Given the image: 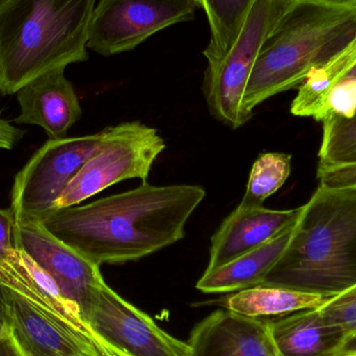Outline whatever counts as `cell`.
Here are the masks:
<instances>
[{"label": "cell", "mask_w": 356, "mask_h": 356, "mask_svg": "<svg viewBox=\"0 0 356 356\" xmlns=\"http://www.w3.org/2000/svg\"><path fill=\"white\" fill-rule=\"evenodd\" d=\"M194 184L154 186L83 205L56 209L42 220L46 229L97 266L139 261L186 236V225L205 198Z\"/></svg>", "instance_id": "cell-1"}, {"label": "cell", "mask_w": 356, "mask_h": 356, "mask_svg": "<svg viewBox=\"0 0 356 356\" xmlns=\"http://www.w3.org/2000/svg\"><path fill=\"white\" fill-rule=\"evenodd\" d=\"M263 286L339 296L356 286V188L320 184Z\"/></svg>", "instance_id": "cell-2"}, {"label": "cell", "mask_w": 356, "mask_h": 356, "mask_svg": "<svg viewBox=\"0 0 356 356\" xmlns=\"http://www.w3.org/2000/svg\"><path fill=\"white\" fill-rule=\"evenodd\" d=\"M97 0H0V94L88 60Z\"/></svg>", "instance_id": "cell-3"}, {"label": "cell", "mask_w": 356, "mask_h": 356, "mask_svg": "<svg viewBox=\"0 0 356 356\" xmlns=\"http://www.w3.org/2000/svg\"><path fill=\"white\" fill-rule=\"evenodd\" d=\"M356 33V8L298 1L261 46L244 94L249 114L269 98L296 89Z\"/></svg>", "instance_id": "cell-4"}, {"label": "cell", "mask_w": 356, "mask_h": 356, "mask_svg": "<svg viewBox=\"0 0 356 356\" xmlns=\"http://www.w3.org/2000/svg\"><path fill=\"white\" fill-rule=\"evenodd\" d=\"M0 311L17 342L39 356H118L92 330L76 303L46 293L15 247L0 261Z\"/></svg>", "instance_id": "cell-5"}, {"label": "cell", "mask_w": 356, "mask_h": 356, "mask_svg": "<svg viewBox=\"0 0 356 356\" xmlns=\"http://www.w3.org/2000/svg\"><path fill=\"white\" fill-rule=\"evenodd\" d=\"M127 122L94 135L48 140L17 173L10 192L15 224L41 222L83 165L122 133Z\"/></svg>", "instance_id": "cell-6"}, {"label": "cell", "mask_w": 356, "mask_h": 356, "mask_svg": "<svg viewBox=\"0 0 356 356\" xmlns=\"http://www.w3.org/2000/svg\"><path fill=\"white\" fill-rule=\"evenodd\" d=\"M296 1L257 0L227 54L207 65L202 83L207 108L216 120L229 129H240L252 118L244 106L249 77L261 46Z\"/></svg>", "instance_id": "cell-7"}, {"label": "cell", "mask_w": 356, "mask_h": 356, "mask_svg": "<svg viewBox=\"0 0 356 356\" xmlns=\"http://www.w3.org/2000/svg\"><path fill=\"white\" fill-rule=\"evenodd\" d=\"M166 148L154 127L140 121L127 122L122 133L92 156L65 188L56 209L79 205L90 197L123 180L147 181L154 162Z\"/></svg>", "instance_id": "cell-8"}, {"label": "cell", "mask_w": 356, "mask_h": 356, "mask_svg": "<svg viewBox=\"0 0 356 356\" xmlns=\"http://www.w3.org/2000/svg\"><path fill=\"white\" fill-rule=\"evenodd\" d=\"M81 313L118 356H192L188 342L165 332L106 282L96 288Z\"/></svg>", "instance_id": "cell-9"}, {"label": "cell", "mask_w": 356, "mask_h": 356, "mask_svg": "<svg viewBox=\"0 0 356 356\" xmlns=\"http://www.w3.org/2000/svg\"><path fill=\"white\" fill-rule=\"evenodd\" d=\"M196 0H99L88 48L108 56L129 51L154 33L195 18Z\"/></svg>", "instance_id": "cell-10"}, {"label": "cell", "mask_w": 356, "mask_h": 356, "mask_svg": "<svg viewBox=\"0 0 356 356\" xmlns=\"http://www.w3.org/2000/svg\"><path fill=\"white\" fill-rule=\"evenodd\" d=\"M16 248L37 263L58 284L65 297L83 309L104 276L99 266L50 234L42 222L15 224Z\"/></svg>", "instance_id": "cell-11"}, {"label": "cell", "mask_w": 356, "mask_h": 356, "mask_svg": "<svg viewBox=\"0 0 356 356\" xmlns=\"http://www.w3.org/2000/svg\"><path fill=\"white\" fill-rule=\"evenodd\" d=\"M188 344L192 356H284L272 336L269 318H249L218 309L199 322Z\"/></svg>", "instance_id": "cell-12"}, {"label": "cell", "mask_w": 356, "mask_h": 356, "mask_svg": "<svg viewBox=\"0 0 356 356\" xmlns=\"http://www.w3.org/2000/svg\"><path fill=\"white\" fill-rule=\"evenodd\" d=\"M303 207L276 211L265 207L238 204L222 222L211 238L209 259L205 271L225 265L277 236L296 222Z\"/></svg>", "instance_id": "cell-13"}, {"label": "cell", "mask_w": 356, "mask_h": 356, "mask_svg": "<svg viewBox=\"0 0 356 356\" xmlns=\"http://www.w3.org/2000/svg\"><path fill=\"white\" fill-rule=\"evenodd\" d=\"M65 69H56L26 83L17 92L20 115L17 124L42 127L50 140L66 138L81 118V106Z\"/></svg>", "instance_id": "cell-14"}, {"label": "cell", "mask_w": 356, "mask_h": 356, "mask_svg": "<svg viewBox=\"0 0 356 356\" xmlns=\"http://www.w3.org/2000/svg\"><path fill=\"white\" fill-rule=\"evenodd\" d=\"M298 220L265 244L225 265L205 271L196 288L205 294H224L261 286L288 248Z\"/></svg>", "instance_id": "cell-15"}, {"label": "cell", "mask_w": 356, "mask_h": 356, "mask_svg": "<svg viewBox=\"0 0 356 356\" xmlns=\"http://www.w3.org/2000/svg\"><path fill=\"white\" fill-rule=\"evenodd\" d=\"M269 320L276 346L284 356H336L347 341L342 328L328 322L319 309Z\"/></svg>", "instance_id": "cell-16"}, {"label": "cell", "mask_w": 356, "mask_h": 356, "mask_svg": "<svg viewBox=\"0 0 356 356\" xmlns=\"http://www.w3.org/2000/svg\"><path fill=\"white\" fill-rule=\"evenodd\" d=\"M347 81H356V33L334 58L309 72L299 86L298 94L291 104V113L294 116L323 120L328 113L330 92Z\"/></svg>", "instance_id": "cell-17"}, {"label": "cell", "mask_w": 356, "mask_h": 356, "mask_svg": "<svg viewBox=\"0 0 356 356\" xmlns=\"http://www.w3.org/2000/svg\"><path fill=\"white\" fill-rule=\"evenodd\" d=\"M330 299L321 295L261 284L228 297L226 309L249 318L282 317L303 309H320Z\"/></svg>", "instance_id": "cell-18"}, {"label": "cell", "mask_w": 356, "mask_h": 356, "mask_svg": "<svg viewBox=\"0 0 356 356\" xmlns=\"http://www.w3.org/2000/svg\"><path fill=\"white\" fill-rule=\"evenodd\" d=\"M257 0H196L207 14L211 39L203 54L207 65L221 60L236 43Z\"/></svg>", "instance_id": "cell-19"}, {"label": "cell", "mask_w": 356, "mask_h": 356, "mask_svg": "<svg viewBox=\"0 0 356 356\" xmlns=\"http://www.w3.org/2000/svg\"><path fill=\"white\" fill-rule=\"evenodd\" d=\"M292 156L282 152H266L253 163L246 191L240 205L264 207V202L277 192L291 175Z\"/></svg>", "instance_id": "cell-20"}, {"label": "cell", "mask_w": 356, "mask_h": 356, "mask_svg": "<svg viewBox=\"0 0 356 356\" xmlns=\"http://www.w3.org/2000/svg\"><path fill=\"white\" fill-rule=\"evenodd\" d=\"M322 123L318 169L355 165L356 113L349 118L330 113Z\"/></svg>", "instance_id": "cell-21"}, {"label": "cell", "mask_w": 356, "mask_h": 356, "mask_svg": "<svg viewBox=\"0 0 356 356\" xmlns=\"http://www.w3.org/2000/svg\"><path fill=\"white\" fill-rule=\"evenodd\" d=\"M323 317L342 328L347 340L356 334V286L320 307Z\"/></svg>", "instance_id": "cell-22"}, {"label": "cell", "mask_w": 356, "mask_h": 356, "mask_svg": "<svg viewBox=\"0 0 356 356\" xmlns=\"http://www.w3.org/2000/svg\"><path fill=\"white\" fill-rule=\"evenodd\" d=\"M327 108V115L332 113L346 118L353 117L356 113V81H343L337 85L328 96Z\"/></svg>", "instance_id": "cell-23"}, {"label": "cell", "mask_w": 356, "mask_h": 356, "mask_svg": "<svg viewBox=\"0 0 356 356\" xmlns=\"http://www.w3.org/2000/svg\"><path fill=\"white\" fill-rule=\"evenodd\" d=\"M317 177L327 188H356V164L318 169Z\"/></svg>", "instance_id": "cell-24"}, {"label": "cell", "mask_w": 356, "mask_h": 356, "mask_svg": "<svg viewBox=\"0 0 356 356\" xmlns=\"http://www.w3.org/2000/svg\"><path fill=\"white\" fill-rule=\"evenodd\" d=\"M15 218L10 209H0V261L15 249Z\"/></svg>", "instance_id": "cell-25"}, {"label": "cell", "mask_w": 356, "mask_h": 356, "mask_svg": "<svg viewBox=\"0 0 356 356\" xmlns=\"http://www.w3.org/2000/svg\"><path fill=\"white\" fill-rule=\"evenodd\" d=\"M24 135L25 131L17 129L0 116V149H13Z\"/></svg>", "instance_id": "cell-26"}, {"label": "cell", "mask_w": 356, "mask_h": 356, "mask_svg": "<svg viewBox=\"0 0 356 356\" xmlns=\"http://www.w3.org/2000/svg\"><path fill=\"white\" fill-rule=\"evenodd\" d=\"M0 356H20L15 346L8 326L0 334Z\"/></svg>", "instance_id": "cell-27"}, {"label": "cell", "mask_w": 356, "mask_h": 356, "mask_svg": "<svg viewBox=\"0 0 356 356\" xmlns=\"http://www.w3.org/2000/svg\"><path fill=\"white\" fill-rule=\"evenodd\" d=\"M298 1L312 2V3L323 4V6L356 8V0H298Z\"/></svg>", "instance_id": "cell-28"}, {"label": "cell", "mask_w": 356, "mask_h": 356, "mask_svg": "<svg viewBox=\"0 0 356 356\" xmlns=\"http://www.w3.org/2000/svg\"><path fill=\"white\" fill-rule=\"evenodd\" d=\"M341 353H356V334L346 341Z\"/></svg>", "instance_id": "cell-29"}, {"label": "cell", "mask_w": 356, "mask_h": 356, "mask_svg": "<svg viewBox=\"0 0 356 356\" xmlns=\"http://www.w3.org/2000/svg\"><path fill=\"white\" fill-rule=\"evenodd\" d=\"M10 334H12V332H10ZM12 338H13V341H14L15 346H16V349H17V350H18L19 355H20V356H39V355H33V353H29V351H27L26 349L23 348V347L21 346V345L19 344L18 342H17V340H16V339H15V337L13 336V334H12Z\"/></svg>", "instance_id": "cell-30"}, {"label": "cell", "mask_w": 356, "mask_h": 356, "mask_svg": "<svg viewBox=\"0 0 356 356\" xmlns=\"http://www.w3.org/2000/svg\"><path fill=\"white\" fill-rule=\"evenodd\" d=\"M8 327V324H6V320H4L3 316H2L1 311H0V334L4 332Z\"/></svg>", "instance_id": "cell-31"}, {"label": "cell", "mask_w": 356, "mask_h": 356, "mask_svg": "<svg viewBox=\"0 0 356 356\" xmlns=\"http://www.w3.org/2000/svg\"><path fill=\"white\" fill-rule=\"evenodd\" d=\"M336 356H356V353H340Z\"/></svg>", "instance_id": "cell-32"}]
</instances>
